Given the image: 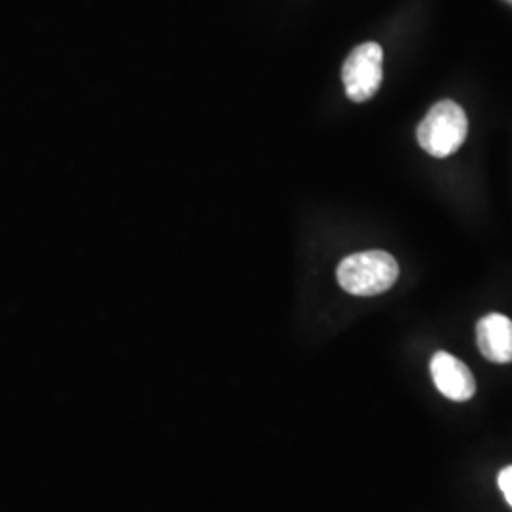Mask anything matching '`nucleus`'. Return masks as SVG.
Returning a JSON list of instances; mask_svg holds the SVG:
<instances>
[{"label":"nucleus","instance_id":"5","mask_svg":"<svg viewBox=\"0 0 512 512\" xmlns=\"http://www.w3.org/2000/svg\"><path fill=\"white\" fill-rule=\"evenodd\" d=\"M476 344L480 353L499 365L512 363V321L507 315L490 313L476 325Z\"/></svg>","mask_w":512,"mask_h":512},{"label":"nucleus","instance_id":"6","mask_svg":"<svg viewBox=\"0 0 512 512\" xmlns=\"http://www.w3.org/2000/svg\"><path fill=\"white\" fill-rule=\"evenodd\" d=\"M499 488L512 507V465L499 473Z\"/></svg>","mask_w":512,"mask_h":512},{"label":"nucleus","instance_id":"1","mask_svg":"<svg viewBox=\"0 0 512 512\" xmlns=\"http://www.w3.org/2000/svg\"><path fill=\"white\" fill-rule=\"evenodd\" d=\"M336 275L346 293L376 296L395 285L399 277V264L385 251H365L344 258Z\"/></svg>","mask_w":512,"mask_h":512},{"label":"nucleus","instance_id":"3","mask_svg":"<svg viewBox=\"0 0 512 512\" xmlns=\"http://www.w3.org/2000/svg\"><path fill=\"white\" fill-rule=\"evenodd\" d=\"M384 78V50L376 42H365L348 55L342 80L349 99L353 103H365L372 99L382 86Z\"/></svg>","mask_w":512,"mask_h":512},{"label":"nucleus","instance_id":"2","mask_svg":"<svg viewBox=\"0 0 512 512\" xmlns=\"http://www.w3.org/2000/svg\"><path fill=\"white\" fill-rule=\"evenodd\" d=\"M469 120L458 103L444 99L433 105L418 128L420 147L433 158H448L465 143Z\"/></svg>","mask_w":512,"mask_h":512},{"label":"nucleus","instance_id":"4","mask_svg":"<svg viewBox=\"0 0 512 512\" xmlns=\"http://www.w3.org/2000/svg\"><path fill=\"white\" fill-rule=\"evenodd\" d=\"M431 376L440 393L456 403L469 401L476 391V382L469 366L458 357L439 351L431 359Z\"/></svg>","mask_w":512,"mask_h":512}]
</instances>
